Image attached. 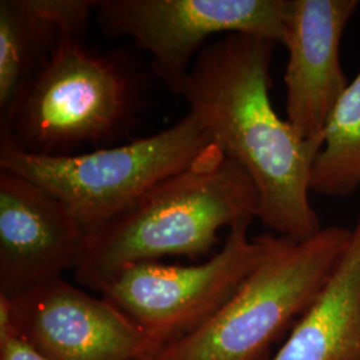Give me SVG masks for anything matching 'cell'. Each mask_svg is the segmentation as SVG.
Listing matches in <instances>:
<instances>
[{
    "instance_id": "7c38bea8",
    "label": "cell",
    "mask_w": 360,
    "mask_h": 360,
    "mask_svg": "<svg viewBox=\"0 0 360 360\" xmlns=\"http://www.w3.org/2000/svg\"><path fill=\"white\" fill-rule=\"evenodd\" d=\"M269 360H360V215L331 278Z\"/></svg>"
},
{
    "instance_id": "6da1fadb",
    "label": "cell",
    "mask_w": 360,
    "mask_h": 360,
    "mask_svg": "<svg viewBox=\"0 0 360 360\" xmlns=\"http://www.w3.org/2000/svg\"><path fill=\"white\" fill-rule=\"evenodd\" d=\"M278 43L226 35L198 55L179 96L212 142L250 175L259 215L281 236L307 239L322 230L309 202V180L322 144L304 141L275 111L270 68Z\"/></svg>"
},
{
    "instance_id": "5bb4252c",
    "label": "cell",
    "mask_w": 360,
    "mask_h": 360,
    "mask_svg": "<svg viewBox=\"0 0 360 360\" xmlns=\"http://www.w3.org/2000/svg\"><path fill=\"white\" fill-rule=\"evenodd\" d=\"M0 360H46L10 333H0ZM151 360V358L148 359Z\"/></svg>"
},
{
    "instance_id": "277c9868",
    "label": "cell",
    "mask_w": 360,
    "mask_h": 360,
    "mask_svg": "<svg viewBox=\"0 0 360 360\" xmlns=\"http://www.w3.org/2000/svg\"><path fill=\"white\" fill-rule=\"evenodd\" d=\"M351 235L352 230L339 226L302 240L274 235L269 252L229 303L151 360H267L272 345L321 294Z\"/></svg>"
},
{
    "instance_id": "3957f363",
    "label": "cell",
    "mask_w": 360,
    "mask_h": 360,
    "mask_svg": "<svg viewBox=\"0 0 360 360\" xmlns=\"http://www.w3.org/2000/svg\"><path fill=\"white\" fill-rule=\"evenodd\" d=\"M144 92L142 72L126 53L96 51L83 37H65L0 127V144L43 156L110 147L134 129Z\"/></svg>"
},
{
    "instance_id": "5b68a950",
    "label": "cell",
    "mask_w": 360,
    "mask_h": 360,
    "mask_svg": "<svg viewBox=\"0 0 360 360\" xmlns=\"http://www.w3.org/2000/svg\"><path fill=\"white\" fill-rule=\"evenodd\" d=\"M212 144L205 124L188 111L150 136L83 154L43 156L0 144V169L51 193L91 235Z\"/></svg>"
},
{
    "instance_id": "52a82bcc",
    "label": "cell",
    "mask_w": 360,
    "mask_h": 360,
    "mask_svg": "<svg viewBox=\"0 0 360 360\" xmlns=\"http://www.w3.org/2000/svg\"><path fill=\"white\" fill-rule=\"evenodd\" d=\"M291 0H99L105 34L127 37L151 56L153 72L179 94L208 40L248 35L283 44Z\"/></svg>"
},
{
    "instance_id": "9c48e42d",
    "label": "cell",
    "mask_w": 360,
    "mask_h": 360,
    "mask_svg": "<svg viewBox=\"0 0 360 360\" xmlns=\"http://www.w3.org/2000/svg\"><path fill=\"white\" fill-rule=\"evenodd\" d=\"M89 235L34 181L0 169V296L13 299L77 270Z\"/></svg>"
},
{
    "instance_id": "ba28073f",
    "label": "cell",
    "mask_w": 360,
    "mask_h": 360,
    "mask_svg": "<svg viewBox=\"0 0 360 360\" xmlns=\"http://www.w3.org/2000/svg\"><path fill=\"white\" fill-rule=\"evenodd\" d=\"M0 333L13 334L46 360H143L158 352L124 312L65 276L13 299L0 296Z\"/></svg>"
},
{
    "instance_id": "4fadbf2b",
    "label": "cell",
    "mask_w": 360,
    "mask_h": 360,
    "mask_svg": "<svg viewBox=\"0 0 360 360\" xmlns=\"http://www.w3.org/2000/svg\"><path fill=\"white\" fill-rule=\"evenodd\" d=\"M360 187V70L335 105L309 180L311 193L343 199Z\"/></svg>"
},
{
    "instance_id": "7a4b0ae2",
    "label": "cell",
    "mask_w": 360,
    "mask_h": 360,
    "mask_svg": "<svg viewBox=\"0 0 360 360\" xmlns=\"http://www.w3.org/2000/svg\"><path fill=\"white\" fill-rule=\"evenodd\" d=\"M259 215L250 175L212 144L178 174L158 183L89 235L75 281L102 294L127 267L171 257L211 255L219 232Z\"/></svg>"
},
{
    "instance_id": "8992f818",
    "label": "cell",
    "mask_w": 360,
    "mask_h": 360,
    "mask_svg": "<svg viewBox=\"0 0 360 360\" xmlns=\"http://www.w3.org/2000/svg\"><path fill=\"white\" fill-rule=\"evenodd\" d=\"M245 220L229 230L218 252L196 264L141 263L127 267L102 291L155 347L162 349L211 321L270 250L274 235L250 239Z\"/></svg>"
},
{
    "instance_id": "8fae6325",
    "label": "cell",
    "mask_w": 360,
    "mask_h": 360,
    "mask_svg": "<svg viewBox=\"0 0 360 360\" xmlns=\"http://www.w3.org/2000/svg\"><path fill=\"white\" fill-rule=\"evenodd\" d=\"M98 0L0 1V127L65 37H83Z\"/></svg>"
},
{
    "instance_id": "30bf717a",
    "label": "cell",
    "mask_w": 360,
    "mask_h": 360,
    "mask_svg": "<svg viewBox=\"0 0 360 360\" xmlns=\"http://www.w3.org/2000/svg\"><path fill=\"white\" fill-rule=\"evenodd\" d=\"M358 0H291L283 46L285 114L296 132L322 144L335 105L347 89L340 43Z\"/></svg>"
}]
</instances>
